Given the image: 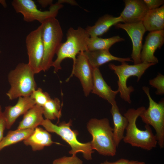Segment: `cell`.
Masks as SVG:
<instances>
[{
	"mask_svg": "<svg viewBox=\"0 0 164 164\" xmlns=\"http://www.w3.org/2000/svg\"><path fill=\"white\" fill-rule=\"evenodd\" d=\"M142 90L146 94L149 101V106L139 116L143 122L151 126L156 132L157 142L161 149L164 147V101L155 102L149 93V88L144 86Z\"/></svg>",
	"mask_w": 164,
	"mask_h": 164,
	"instance_id": "8",
	"label": "cell"
},
{
	"mask_svg": "<svg viewBox=\"0 0 164 164\" xmlns=\"http://www.w3.org/2000/svg\"><path fill=\"white\" fill-rule=\"evenodd\" d=\"M87 128L92 136L90 143L93 150L105 156L116 155L117 147L114 139L113 129L108 118H92L88 122Z\"/></svg>",
	"mask_w": 164,
	"mask_h": 164,
	"instance_id": "2",
	"label": "cell"
},
{
	"mask_svg": "<svg viewBox=\"0 0 164 164\" xmlns=\"http://www.w3.org/2000/svg\"><path fill=\"white\" fill-rule=\"evenodd\" d=\"M84 52L78 54L73 64L71 73L68 81L73 75L80 80L84 95L87 97L91 91L93 83V69L84 56Z\"/></svg>",
	"mask_w": 164,
	"mask_h": 164,
	"instance_id": "11",
	"label": "cell"
},
{
	"mask_svg": "<svg viewBox=\"0 0 164 164\" xmlns=\"http://www.w3.org/2000/svg\"><path fill=\"white\" fill-rule=\"evenodd\" d=\"M30 97L35 101L36 104L43 107L51 98L48 93L40 88L33 91Z\"/></svg>",
	"mask_w": 164,
	"mask_h": 164,
	"instance_id": "26",
	"label": "cell"
},
{
	"mask_svg": "<svg viewBox=\"0 0 164 164\" xmlns=\"http://www.w3.org/2000/svg\"><path fill=\"white\" fill-rule=\"evenodd\" d=\"M53 164H83V162L76 155L64 156L54 160Z\"/></svg>",
	"mask_w": 164,
	"mask_h": 164,
	"instance_id": "28",
	"label": "cell"
},
{
	"mask_svg": "<svg viewBox=\"0 0 164 164\" xmlns=\"http://www.w3.org/2000/svg\"><path fill=\"white\" fill-rule=\"evenodd\" d=\"M125 39L119 36L107 38H102L97 36L90 37L87 41L88 50L94 51L108 50L115 43L124 41Z\"/></svg>",
	"mask_w": 164,
	"mask_h": 164,
	"instance_id": "23",
	"label": "cell"
},
{
	"mask_svg": "<svg viewBox=\"0 0 164 164\" xmlns=\"http://www.w3.org/2000/svg\"><path fill=\"white\" fill-rule=\"evenodd\" d=\"M6 128L5 121L3 113L0 115V142L3 138V134Z\"/></svg>",
	"mask_w": 164,
	"mask_h": 164,
	"instance_id": "30",
	"label": "cell"
},
{
	"mask_svg": "<svg viewBox=\"0 0 164 164\" xmlns=\"http://www.w3.org/2000/svg\"><path fill=\"white\" fill-rule=\"evenodd\" d=\"M110 111L114 124L113 134L114 142L118 147L124 137V132L128 123L127 118L121 114L116 102L111 104Z\"/></svg>",
	"mask_w": 164,
	"mask_h": 164,
	"instance_id": "21",
	"label": "cell"
},
{
	"mask_svg": "<svg viewBox=\"0 0 164 164\" xmlns=\"http://www.w3.org/2000/svg\"><path fill=\"white\" fill-rule=\"evenodd\" d=\"M37 2L41 5L44 7H46L49 5H51L53 1L51 0H38Z\"/></svg>",
	"mask_w": 164,
	"mask_h": 164,
	"instance_id": "32",
	"label": "cell"
},
{
	"mask_svg": "<svg viewBox=\"0 0 164 164\" xmlns=\"http://www.w3.org/2000/svg\"><path fill=\"white\" fill-rule=\"evenodd\" d=\"M72 121L70 120L68 123L63 121L58 125L52 123L51 120L44 119L41 125L49 132L55 133L59 135L63 139L67 142L70 146L71 149L69 153L75 156L77 153L81 152L84 158L87 160H91L92 154L94 151L90 142L82 143L77 140L78 134L77 131L71 130Z\"/></svg>",
	"mask_w": 164,
	"mask_h": 164,
	"instance_id": "6",
	"label": "cell"
},
{
	"mask_svg": "<svg viewBox=\"0 0 164 164\" xmlns=\"http://www.w3.org/2000/svg\"><path fill=\"white\" fill-rule=\"evenodd\" d=\"M23 142L25 145L30 146L35 151L41 150L45 147L55 143L49 132L38 127L35 128L32 134Z\"/></svg>",
	"mask_w": 164,
	"mask_h": 164,
	"instance_id": "18",
	"label": "cell"
},
{
	"mask_svg": "<svg viewBox=\"0 0 164 164\" xmlns=\"http://www.w3.org/2000/svg\"><path fill=\"white\" fill-rule=\"evenodd\" d=\"M41 24L27 36L26 43L29 57V66L33 72L37 73L42 71V63L44 54Z\"/></svg>",
	"mask_w": 164,
	"mask_h": 164,
	"instance_id": "10",
	"label": "cell"
},
{
	"mask_svg": "<svg viewBox=\"0 0 164 164\" xmlns=\"http://www.w3.org/2000/svg\"><path fill=\"white\" fill-rule=\"evenodd\" d=\"M83 53L93 69L99 68L100 66L111 61H118L121 63L133 62L129 57L121 58L114 56L108 50H87Z\"/></svg>",
	"mask_w": 164,
	"mask_h": 164,
	"instance_id": "17",
	"label": "cell"
},
{
	"mask_svg": "<svg viewBox=\"0 0 164 164\" xmlns=\"http://www.w3.org/2000/svg\"><path fill=\"white\" fill-rule=\"evenodd\" d=\"M125 7L120 16L125 23L142 22L149 10L142 0H125Z\"/></svg>",
	"mask_w": 164,
	"mask_h": 164,
	"instance_id": "14",
	"label": "cell"
},
{
	"mask_svg": "<svg viewBox=\"0 0 164 164\" xmlns=\"http://www.w3.org/2000/svg\"><path fill=\"white\" fill-rule=\"evenodd\" d=\"M155 65L152 63H141L131 65L126 62L121 63L119 65L112 63L109 64V68L114 71L118 77V90L121 99L129 104L131 103L130 94L134 90L132 86H127L128 79L132 76H135L137 77V81H138L147 69Z\"/></svg>",
	"mask_w": 164,
	"mask_h": 164,
	"instance_id": "7",
	"label": "cell"
},
{
	"mask_svg": "<svg viewBox=\"0 0 164 164\" xmlns=\"http://www.w3.org/2000/svg\"><path fill=\"white\" fill-rule=\"evenodd\" d=\"M164 43V30L150 32L145 38L141 53V63L156 64L159 63L158 58L154 55L155 51L160 49Z\"/></svg>",
	"mask_w": 164,
	"mask_h": 164,
	"instance_id": "13",
	"label": "cell"
},
{
	"mask_svg": "<svg viewBox=\"0 0 164 164\" xmlns=\"http://www.w3.org/2000/svg\"><path fill=\"white\" fill-rule=\"evenodd\" d=\"M129 161L127 159H121L114 162H110L106 160L101 164H129Z\"/></svg>",
	"mask_w": 164,
	"mask_h": 164,
	"instance_id": "31",
	"label": "cell"
},
{
	"mask_svg": "<svg viewBox=\"0 0 164 164\" xmlns=\"http://www.w3.org/2000/svg\"><path fill=\"white\" fill-rule=\"evenodd\" d=\"M43 108L35 104L24 114L19 122L17 129H33L41 124L44 120L43 117Z\"/></svg>",
	"mask_w": 164,
	"mask_h": 164,
	"instance_id": "22",
	"label": "cell"
},
{
	"mask_svg": "<svg viewBox=\"0 0 164 164\" xmlns=\"http://www.w3.org/2000/svg\"></svg>",
	"mask_w": 164,
	"mask_h": 164,
	"instance_id": "37",
	"label": "cell"
},
{
	"mask_svg": "<svg viewBox=\"0 0 164 164\" xmlns=\"http://www.w3.org/2000/svg\"><path fill=\"white\" fill-rule=\"evenodd\" d=\"M57 2L61 4H62L63 3L65 2L67 3H69L72 5H77V4L76 2L73 0H59Z\"/></svg>",
	"mask_w": 164,
	"mask_h": 164,
	"instance_id": "33",
	"label": "cell"
},
{
	"mask_svg": "<svg viewBox=\"0 0 164 164\" xmlns=\"http://www.w3.org/2000/svg\"><path fill=\"white\" fill-rule=\"evenodd\" d=\"M142 23L146 31L150 32L164 30V5L159 8L149 10Z\"/></svg>",
	"mask_w": 164,
	"mask_h": 164,
	"instance_id": "20",
	"label": "cell"
},
{
	"mask_svg": "<svg viewBox=\"0 0 164 164\" xmlns=\"http://www.w3.org/2000/svg\"><path fill=\"white\" fill-rule=\"evenodd\" d=\"M90 36L85 29L79 27L76 29L69 28L67 33V40L62 43L56 53L57 57L52 66L54 73L61 69V64L65 59L69 58L75 62L77 55L88 50L87 41Z\"/></svg>",
	"mask_w": 164,
	"mask_h": 164,
	"instance_id": "3",
	"label": "cell"
},
{
	"mask_svg": "<svg viewBox=\"0 0 164 164\" xmlns=\"http://www.w3.org/2000/svg\"><path fill=\"white\" fill-rule=\"evenodd\" d=\"M145 109L144 106L136 109L130 108L124 114L128 123L123 140L132 146L149 151L156 146L158 142L156 135L153 134L150 126L145 125V130H142L138 128L136 124L138 118Z\"/></svg>",
	"mask_w": 164,
	"mask_h": 164,
	"instance_id": "1",
	"label": "cell"
},
{
	"mask_svg": "<svg viewBox=\"0 0 164 164\" xmlns=\"http://www.w3.org/2000/svg\"><path fill=\"white\" fill-rule=\"evenodd\" d=\"M121 22L123 20L120 16L116 17L106 14L100 17L94 25L88 26L85 29L90 37H98L106 32L112 26Z\"/></svg>",
	"mask_w": 164,
	"mask_h": 164,
	"instance_id": "19",
	"label": "cell"
},
{
	"mask_svg": "<svg viewBox=\"0 0 164 164\" xmlns=\"http://www.w3.org/2000/svg\"><path fill=\"white\" fill-rule=\"evenodd\" d=\"M34 129H17L9 131L0 142V151L6 147L24 141L32 134Z\"/></svg>",
	"mask_w": 164,
	"mask_h": 164,
	"instance_id": "24",
	"label": "cell"
},
{
	"mask_svg": "<svg viewBox=\"0 0 164 164\" xmlns=\"http://www.w3.org/2000/svg\"><path fill=\"white\" fill-rule=\"evenodd\" d=\"M129 164H145L143 162H140L138 161H129Z\"/></svg>",
	"mask_w": 164,
	"mask_h": 164,
	"instance_id": "34",
	"label": "cell"
},
{
	"mask_svg": "<svg viewBox=\"0 0 164 164\" xmlns=\"http://www.w3.org/2000/svg\"><path fill=\"white\" fill-rule=\"evenodd\" d=\"M12 5L17 13L23 15L25 21L37 20L41 23L49 19L56 18L59 10L63 6L62 4L57 2L51 5L49 10L41 11L32 0H14Z\"/></svg>",
	"mask_w": 164,
	"mask_h": 164,
	"instance_id": "9",
	"label": "cell"
},
{
	"mask_svg": "<svg viewBox=\"0 0 164 164\" xmlns=\"http://www.w3.org/2000/svg\"><path fill=\"white\" fill-rule=\"evenodd\" d=\"M34 74L28 64L24 63L10 72L8 78L11 88L6 93L10 100L30 96L36 88Z\"/></svg>",
	"mask_w": 164,
	"mask_h": 164,
	"instance_id": "5",
	"label": "cell"
},
{
	"mask_svg": "<svg viewBox=\"0 0 164 164\" xmlns=\"http://www.w3.org/2000/svg\"><path fill=\"white\" fill-rule=\"evenodd\" d=\"M61 107L58 98H51L43 107V115L46 119L51 120L57 119L59 121L61 116Z\"/></svg>",
	"mask_w": 164,
	"mask_h": 164,
	"instance_id": "25",
	"label": "cell"
},
{
	"mask_svg": "<svg viewBox=\"0 0 164 164\" xmlns=\"http://www.w3.org/2000/svg\"><path fill=\"white\" fill-rule=\"evenodd\" d=\"M93 83L91 92L107 100L111 104L116 102L115 98L119 93L114 91L104 79L99 68L93 69Z\"/></svg>",
	"mask_w": 164,
	"mask_h": 164,
	"instance_id": "16",
	"label": "cell"
},
{
	"mask_svg": "<svg viewBox=\"0 0 164 164\" xmlns=\"http://www.w3.org/2000/svg\"><path fill=\"white\" fill-rule=\"evenodd\" d=\"M114 26L116 28L125 30L130 37L133 47L131 56L134 64L141 63V53L142 47V40L146 31L142 22L131 23L119 22Z\"/></svg>",
	"mask_w": 164,
	"mask_h": 164,
	"instance_id": "12",
	"label": "cell"
},
{
	"mask_svg": "<svg viewBox=\"0 0 164 164\" xmlns=\"http://www.w3.org/2000/svg\"><path fill=\"white\" fill-rule=\"evenodd\" d=\"M143 2L149 10L160 7L163 5V0H143Z\"/></svg>",
	"mask_w": 164,
	"mask_h": 164,
	"instance_id": "29",
	"label": "cell"
},
{
	"mask_svg": "<svg viewBox=\"0 0 164 164\" xmlns=\"http://www.w3.org/2000/svg\"><path fill=\"white\" fill-rule=\"evenodd\" d=\"M41 24L44 47L41 67L42 70L45 71L52 66L54 56L62 43L63 33L60 24L56 18L49 19Z\"/></svg>",
	"mask_w": 164,
	"mask_h": 164,
	"instance_id": "4",
	"label": "cell"
},
{
	"mask_svg": "<svg viewBox=\"0 0 164 164\" xmlns=\"http://www.w3.org/2000/svg\"><path fill=\"white\" fill-rule=\"evenodd\" d=\"M0 2L1 3V4H2L3 5L4 7H6V4L5 1L0 0Z\"/></svg>",
	"mask_w": 164,
	"mask_h": 164,
	"instance_id": "35",
	"label": "cell"
},
{
	"mask_svg": "<svg viewBox=\"0 0 164 164\" xmlns=\"http://www.w3.org/2000/svg\"><path fill=\"white\" fill-rule=\"evenodd\" d=\"M149 84L157 89L156 94L162 95L164 94V76L158 73L157 76L149 80Z\"/></svg>",
	"mask_w": 164,
	"mask_h": 164,
	"instance_id": "27",
	"label": "cell"
},
{
	"mask_svg": "<svg viewBox=\"0 0 164 164\" xmlns=\"http://www.w3.org/2000/svg\"><path fill=\"white\" fill-rule=\"evenodd\" d=\"M2 108H1V105H0V115H1V114H2Z\"/></svg>",
	"mask_w": 164,
	"mask_h": 164,
	"instance_id": "36",
	"label": "cell"
},
{
	"mask_svg": "<svg viewBox=\"0 0 164 164\" xmlns=\"http://www.w3.org/2000/svg\"><path fill=\"white\" fill-rule=\"evenodd\" d=\"M35 104V101L30 96L20 97L15 105L6 107L2 113L6 128L9 129L19 116L24 114Z\"/></svg>",
	"mask_w": 164,
	"mask_h": 164,
	"instance_id": "15",
	"label": "cell"
}]
</instances>
